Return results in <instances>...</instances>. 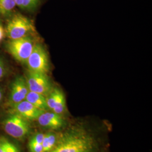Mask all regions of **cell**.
I'll use <instances>...</instances> for the list:
<instances>
[{"label":"cell","instance_id":"cell-1","mask_svg":"<svg viewBox=\"0 0 152 152\" xmlns=\"http://www.w3.org/2000/svg\"><path fill=\"white\" fill-rule=\"evenodd\" d=\"M95 147V141L90 133L74 127L62 135L53 149L55 152H92Z\"/></svg>","mask_w":152,"mask_h":152},{"label":"cell","instance_id":"cell-2","mask_svg":"<svg viewBox=\"0 0 152 152\" xmlns=\"http://www.w3.org/2000/svg\"><path fill=\"white\" fill-rule=\"evenodd\" d=\"M35 31L32 21L20 14H16L11 17L6 26V33L10 39H15L28 36Z\"/></svg>","mask_w":152,"mask_h":152},{"label":"cell","instance_id":"cell-3","mask_svg":"<svg viewBox=\"0 0 152 152\" xmlns=\"http://www.w3.org/2000/svg\"><path fill=\"white\" fill-rule=\"evenodd\" d=\"M34 42L29 36L22 38L11 39L7 44L8 52L21 63H26L32 51Z\"/></svg>","mask_w":152,"mask_h":152},{"label":"cell","instance_id":"cell-4","mask_svg":"<svg viewBox=\"0 0 152 152\" xmlns=\"http://www.w3.org/2000/svg\"><path fill=\"white\" fill-rule=\"evenodd\" d=\"M26 64L28 71L47 74L50 70L48 55L44 47L40 44H34L32 51Z\"/></svg>","mask_w":152,"mask_h":152},{"label":"cell","instance_id":"cell-5","mask_svg":"<svg viewBox=\"0 0 152 152\" xmlns=\"http://www.w3.org/2000/svg\"><path fill=\"white\" fill-rule=\"evenodd\" d=\"M26 80L29 91L37 92L45 96L53 89L51 82L46 73L28 71Z\"/></svg>","mask_w":152,"mask_h":152},{"label":"cell","instance_id":"cell-6","mask_svg":"<svg viewBox=\"0 0 152 152\" xmlns=\"http://www.w3.org/2000/svg\"><path fill=\"white\" fill-rule=\"evenodd\" d=\"M27 120L18 114L11 115L4 121V130L12 137L22 138L27 135L30 130L29 124Z\"/></svg>","mask_w":152,"mask_h":152},{"label":"cell","instance_id":"cell-7","mask_svg":"<svg viewBox=\"0 0 152 152\" xmlns=\"http://www.w3.org/2000/svg\"><path fill=\"white\" fill-rule=\"evenodd\" d=\"M28 92L26 78L21 76L16 77L11 85L10 102L15 105L26 100Z\"/></svg>","mask_w":152,"mask_h":152},{"label":"cell","instance_id":"cell-8","mask_svg":"<svg viewBox=\"0 0 152 152\" xmlns=\"http://www.w3.org/2000/svg\"><path fill=\"white\" fill-rule=\"evenodd\" d=\"M16 114L26 120L37 119L44 110L36 108L32 104L24 100L19 103L14 105Z\"/></svg>","mask_w":152,"mask_h":152},{"label":"cell","instance_id":"cell-9","mask_svg":"<svg viewBox=\"0 0 152 152\" xmlns=\"http://www.w3.org/2000/svg\"><path fill=\"white\" fill-rule=\"evenodd\" d=\"M39 124L45 127L58 129L61 127L64 121L60 114L54 112H45L44 111L38 117Z\"/></svg>","mask_w":152,"mask_h":152},{"label":"cell","instance_id":"cell-10","mask_svg":"<svg viewBox=\"0 0 152 152\" xmlns=\"http://www.w3.org/2000/svg\"><path fill=\"white\" fill-rule=\"evenodd\" d=\"M26 100L32 104L36 108L45 111L48 108L46 96L37 92L29 91Z\"/></svg>","mask_w":152,"mask_h":152},{"label":"cell","instance_id":"cell-11","mask_svg":"<svg viewBox=\"0 0 152 152\" xmlns=\"http://www.w3.org/2000/svg\"><path fill=\"white\" fill-rule=\"evenodd\" d=\"M57 141L56 135L54 133L49 132L45 134L44 140L42 142L43 152H49L55 147Z\"/></svg>","mask_w":152,"mask_h":152},{"label":"cell","instance_id":"cell-12","mask_svg":"<svg viewBox=\"0 0 152 152\" xmlns=\"http://www.w3.org/2000/svg\"><path fill=\"white\" fill-rule=\"evenodd\" d=\"M16 6L22 10L33 11L39 5L41 0H15Z\"/></svg>","mask_w":152,"mask_h":152},{"label":"cell","instance_id":"cell-13","mask_svg":"<svg viewBox=\"0 0 152 152\" xmlns=\"http://www.w3.org/2000/svg\"><path fill=\"white\" fill-rule=\"evenodd\" d=\"M15 6V0H0V14L7 16L11 14Z\"/></svg>","mask_w":152,"mask_h":152},{"label":"cell","instance_id":"cell-14","mask_svg":"<svg viewBox=\"0 0 152 152\" xmlns=\"http://www.w3.org/2000/svg\"><path fill=\"white\" fill-rule=\"evenodd\" d=\"M66 107L65 96L64 93L61 92V94L58 99L56 103L55 104L54 107L52 110L53 112L56 114H60L64 112Z\"/></svg>","mask_w":152,"mask_h":152},{"label":"cell","instance_id":"cell-15","mask_svg":"<svg viewBox=\"0 0 152 152\" xmlns=\"http://www.w3.org/2000/svg\"><path fill=\"white\" fill-rule=\"evenodd\" d=\"M29 147L31 152H43V147L42 144L29 142Z\"/></svg>","mask_w":152,"mask_h":152},{"label":"cell","instance_id":"cell-16","mask_svg":"<svg viewBox=\"0 0 152 152\" xmlns=\"http://www.w3.org/2000/svg\"><path fill=\"white\" fill-rule=\"evenodd\" d=\"M45 135L43 133H39L32 137V139L30 140V142H34L37 144H42V142L44 140Z\"/></svg>","mask_w":152,"mask_h":152},{"label":"cell","instance_id":"cell-17","mask_svg":"<svg viewBox=\"0 0 152 152\" xmlns=\"http://www.w3.org/2000/svg\"><path fill=\"white\" fill-rule=\"evenodd\" d=\"M4 152H20V151L15 145L8 140L6 144L5 151Z\"/></svg>","mask_w":152,"mask_h":152},{"label":"cell","instance_id":"cell-18","mask_svg":"<svg viewBox=\"0 0 152 152\" xmlns=\"http://www.w3.org/2000/svg\"><path fill=\"white\" fill-rule=\"evenodd\" d=\"M6 68L4 63L0 58V80H1L4 76L5 75Z\"/></svg>","mask_w":152,"mask_h":152},{"label":"cell","instance_id":"cell-19","mask_svg":"<svg viewBox=\"0 0 152 152\" xmlns=\"http://www.w3.org/2000/svg\"><path fill=\"white\" fill-rule=\"evenodd\" d=\"M8 140L4 137H0V152H4L5 151L6 144Z\"/></svg>","mask_w":152,"mask_h":152},{"label":"cell","instance_id":"cell-20","mask_svg":"<svg viewBox=\"0 0 152 152\" xmlns=\"http://www.w3.org/2000/svg\"><path fill=\"white\" fill-rule=\"evenodd\" d=\"M4 36V31L2 27L0 25V41L3 39Z\"/></svg>","mask_w":152,"mask_h":152},{"label":"cell","instance_id":"cell-21","mask_svg":"<svg viewBox=\"0 0 152 152\" xmlns=\"http://www.w3.org/2000/svg\"><path fill=\"white\" fill-rule=\"evenodd\" d=\"M2 90L0 89V102L2 100Z\"/></svg>","mask_w":152,"mask_h":152}]
</instances>
